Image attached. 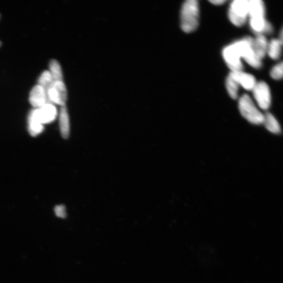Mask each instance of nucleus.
<instances>
[{"instance_id": "5701e85b", "label": "nucleus", "mask_w": 283, "mask_h": 283, "mask_svg": "<svg viewBox=\"0 0 283 283\" xmlns=\"http://www.w3.org/2000/svg\"><path fill=\"white\" fill-rule=\"evenodd\" d=\"M0 45H1V42H0Z\"/></svg>"}, {"instance_id": "1a4fd4ad", "label": "nucleus", "mask_w": 283, "mask_h": 283, "mask_svg": "<svg viewBox=\"0 0 283 283\" xmlns=\"http://www.w3.org/2000/svg\"><path fill=\"white\" fill-rule=\"evenodd\" d=\"M230 75L238 85H242L246 90H252L256 84V78L253 75L245 73L242 71L232 72Z\"/></svg>"}, {"instance_id": "9d476101", "label": "nucleus", "mask_w": 283, "mask_h": 283, "mask_svg": "<svg viewBox=\"0 0 283 283\" xmlns=\"http://www.w3.org/2000/svg\"><path fill=\"white\" fill-rule=\"evenodd\" d=\"M265 6L260 0L249 1L248 16L250 21H260L265 20Z\"/></svg>"}, {"instance_id": "9b49d317", "label": "nucleus", "mask_w": 283, "mask_h": 283, "mask_svg": "<svg viewBox=\"0 0 283 283\" xmlns=\"http://www.w3.org/2000/svg\"><path fill=\"white\" fill-rule=\"evenodd\" d=\"M29 101L32 106L38 108L48 103L46 91L39 84H37L32 90Z\"/></svg>"}, {"instance_id": "f03ea898", "label": "nucleus", "mask_w": 283, "mask_h": 283, "mask_svg": "<svg viewBox=\"0 0 283 283\" xmlns=\"http://www.w3.org/2000/svg\"><path fill=\"white\" fill-rule=\"evenodd\" d=\"M238 108L242 115L250 123L256 125L264 124V115L259 111L248 94H244L240 98Z\"/></svg>"}, {"instance_id": "4468645a", "label": "nucleus", "mask_w": 283, "mask_h": 283, "mask_svg": "<svg viewBox=\"0 0 283 283\" xmlns=\"http://www.w3.org/2000/svg\"><path fill=\"white\" fill-rule=\"evenodd\" d=\"M60 128L62 137L68 139L70 135V118L66 106H62L60 114Z\"/></svg>"}, {"instance_id": "7ed1b4c3", "label": "nucleus", "mask_w": 283, "mask_h": 283, "mask_svg": "<svg viewBox=\"0 0 283 283\" xmlns=\"http://www.w3.org/2000/svg\"><path fill=\"white\" fill-rule=\"evenodd\" d=\"M249 1L235 0L230 5L228 10V18L236 26H244L248 16Z\"/></svg>"}, {"instance_id": "ddd939ff", "label": "nucleus", "mask_w": 283, "mask_h": 283, "mask_svg": "<svg viewBox=\"0 0 283 283\" xmlns=\"http://www.w3.org/2000/svg\"><path fill=\"white\" fill-rule=\"evenodd\" d=\"M28 122V132L31 136H36L43 132V124L40 121L36 108L32 110L30 114Z\"/></svg>"}, {"instance_id": "f257e3e1", "label": "nucleus", "mask_w": 283, "mask_h": 283, "mask_svg": "<svg viewBox=\"0 0 283 283\" xmlns=\"http://www.w3.org/2000/svg\"><path fill=\"white\" fill-rule=\"evenodd\" d=\"M200 8L196 0H188L182 6L180 15V26L182 30L190 32L198 26Z\"/></svg>"}, {"instance_id": "f8f14e48", "label": "nucleus", "mask_w": 283, "mask_h": 283, "mask_svg": "<svg viewBox=\"0 0 283 283\" xmlns=\"http://www.w3.org/2000/svg\"><path fill=\"white\" fill-rule=\"evenodd\" d=\"M252 46L256 56L260 60L263 59L266 55L268 46L265 36L258 35L256 38H252Z\"/></svg>"}, {"instance_id": "0eeeda50", "label": "nucleus", "mask_w": 283, "mask_h": 283, "mask_svg": "<svg viewBox=\"0 0 283 283\" xmlns=\"http://www.w3.org/2000/svg\"><path fill=\"white\" fill-rule=\"evenodd\" d=\"M252 90L260 108L264 110H268L271 103V96L268 84L264 82L256 83Z\"/></svg>"}, {"instance_id": "6e6552de", "label": "nucleus", "mask_w": 283, "mask_h": 283, "mask_svg": "<svg viewBox=\"0 0 283 283\" xmlns=\"http://www.w3.org/2000/svg\"><path fill=\"white\" fill-rule=\"evenodd\" d=\"M36 110L38 118L42 124L54 122L58 116L56 108L52 104L47 103Z\"/></svg>"}, {"instance_id": "6ab92c4d", "label": "nucleus", "mask_w": 283, "mask_h": 283, "mask_svg": "<svg viewBox=\"0 0 283 283\" xmlns=\"http://www.w3.org/2000/svg\"><path fill=\"white\" fill-rule=\"evenodd\" d=\"M226 88L228 94L232 99L236 100L238 97V84L230 75L228 76L226 80Z\"/></svg>"}, {"instance_id": "20e7f679", "label": "nucleus", "mask_w": 283, "mask_h": 283, "mask_svg": "<svg viewBox=\"0 0 283 283\" xmlns=\"http://www.w3.org/2000/svg\"><path fill=\"white\" fill-rule=\"evenodd\" d=\"M252 38L246 37L242 40L235 42L236 45L243 58L250 65L254 68H259L262 65L261 60L255 55L252 48Z\"/></svg>"}, {"instance_id": "423d86ee", "label": "nucleus", "mask_w": 283, "mask_h": 283, "mask_svg": "<svg viewBox=\"0 0 283 283\" xmlns=\"http://www.w3.org/2000/svg\"><path fill=\"white\" fill-rule=\"evenodd\" d=\"M222 54L225 62L232 72L242 71V57L235 42L225 48Z\"/></svg>"}, {"instance_id": "4be33fe9", "label": "nucleus", "mask_w": 283, "mask_h": 283, "mask_svg": "<svg viewBox=\"0 0 283 283\" xmlns=\"http://www.w3.org/2000/svg\"><path fill=\"white\" fill-rule=\"evenodd\" d=\"M210 2L214 5H221L225 3L226 1L225 0H212V1H210Z\"/></svg>"}, {"instance_id": "f3484780", "label": "nucleus", "mask_w": 283, "mask_h": 283, "mask_svg": "<svg viewBox=\"0 0 283 283\" xmlns=\"http://www.w3.org/2000/svg\"><path fill=\"white\" fill-rule=\"evenodd\" d=\"M50 72L52 76L53 81H63L62 70L59 62L56 60H52L50 62Z\"/></svg>"}, {"instance_id": "dca6fc26", "label": "nucleus", "mask_w": 283, "mask_h": 283, "mask_svg": "<svg viewBox=\"0 0 283 283\" xmlns=\"http://www.w3.org/2000/svg\"><path fill=\"white\" fill-rule=\"evenodd\" d=\"M282 44V42L277 39L272 40L268 44L267 52L272 59L277 60L280 58Z\"/></svg>"}, {"instance_id": "a211bd4d", "label": "nucleus", "mask_w": 283, "mask_h": 283, "mask_svg": "<svg viewBox=\"0 0 283 283\" xmlns=\"http://www.w3.org/2000/svg\"><path fill=\"white\" fill-rule=\"evenodd\" d=\"M54 81L52 76L48 70L44 71L38 80V84L42 88L45 90L46 94L51 88Z\"/></svg>"}, {"instance_id": "2eb2a0df", "label": "nucleus", "mask_w": 283, "mask_h": 283, "mask_svg": "<svg viewBox=\"0 0 283 283\" xmlns=\"http://www.w3.org/2000/svg\"><path fill=\"white\" fill-rule=\"evenodd\" d=\"M266 128L270 132L278 134L281 132L280 125L276 118L270 113L264 114V123Z\"/></svg>"}, {"instance_id": "aec40b11", "label": "nucleus", "mask_w": 283, "mask_h": 283, "mask_svg": "<svg viewBox=\"0 0 283 283\" xmlns=\"http://www.w3.org/2000/svg\"><path fill=\"white\" fill-rule=\"evenodd\" d=\"M270 76L274 80H279L282 78V62L276 65L270 72Z\"/></svg>"}, {"instance_id": "412c9836", "label": "nucleus", "mask_w": 283, "mask_h": 283, "mask_svg": "<svg viewBox=\"0 0 283 283\" xmlns=\"http://www.w3.org/2000/svg\"><path fill=\"white\" fill-rule=\"evenodd\" d=\"M56 214L61 218H64L66 216V208L64 205H59L56 206L54 209Z\"/></svg>"}, {"instance_id": "39448f33", "label": "nucleus", "mask_w": 283, "mask_h": 283, "mask_svg": "<svg viewBox=\"0 0 283 283\" xmlns=\"http://www.w3.org/2000/svg\"><path fill=\"white\" fill-rule=\"evenodd\" d=\"M48 103L65 106L68 98L66 86L62 82H54L46 94Z\"/></svg>"}]
</instances>
